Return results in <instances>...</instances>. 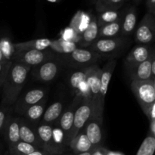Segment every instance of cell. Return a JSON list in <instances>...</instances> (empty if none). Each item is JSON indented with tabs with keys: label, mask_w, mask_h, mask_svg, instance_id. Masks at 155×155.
Here are the masks:
<instances>
[{
	"label": "cell",
	"mask_w": 155,
	"mask_h": 155,
	"mask_svg": "<svg viewBox=\"0 0 155 155\" xmlns=\"http://www.w3.org/2000/svg\"><path fill=\"white\" fill-rule=\"evenodd\" d=\"M30 67L12 62L3 83L2 107H9L18 100L27 80Z\"/></svg>",
	"instance_id": "1"
},
{
	"label": "cell",
	"mask_w": 155,
	"mask_h": 155,
	"mask_svg": "<svg viewBox=\"0 0 155 155\" xmlns=\"http://www.w3.org/2000/svg\"><path fill=\"white\" fill-rule=\"evenodd\" d=\"M86 82L89 92V100L93 104L96 113L103 114L104 110L100 105V73L98 65H90L86 68Z\"/></svg>",
	"instance_id": "2"
},
{
	"label": "cell",
	"mask_w": 155,
	"mask_h": 155,
	"mask_svg": "<svg viewBox=\"0 0 155 155\" xmlns=\"http://www.w3.org/2000/svg\"><path fill=\"white\" fill-rule=\"evenodd\" d=\"M95 112V107L90 100L82 98L74 112V124L69 137V145L73 139L81 131L87 121Z\"/></svg>",
	"instance_id": "3"
},
{
	"label": "cell",
	"mask_w": 155,
	"mask_h": 155,
	"mask_svg": "<svg viewBox=\"0 0 155 155\" xmlns=\"http://www.w3.org/2000/svg\"><path fill=\"white\" fill-rule=\"evenodd\" d=\"M53 52L48 49L25 50L15 51L12 62L22 64L28 67L39 66L46 61L52 58Z\"/></svg>",
	"instance_id": "4"
},
{
	"label": "cell",
	"mask_w": 155,
	"mask_h": 155,
	"mask_svg": "<svg viewBox=\"0 0 155 155\" xmlns=\"http://www.w3.org/2000/svg\"><path fill=\"white\" fill-rule=\"evenodd\" d=\"M131 89L141 108L155 102V80H133Z\"/></svg>",
	"instance_id": "5"
},
{
	"label": "cell",
	"mask_w": 155,
	"mask_h": 155,
	"mask_svg": "<svg viewBox=\"0 0 155 155\" xmlns=\"http://www.w3.org/2000/svg\"><path fill=\"white\" fill-rule=\"evenodd\" d=\"M36 133L40 142L41 148L51 155H60L63 152L61 145L56 142L52 127L51 125L41 124L36 128Z\"/></svg>",
	"instance_id": "6"
},
{
	"label": "cell",
	"mask_w": 155,
	"mask_h": 155,
	"mask_svg": "<svg viewBox=\"0 0 155 155\" xmlns=\"http://www.w3.org/2000/svg\"><path fill=\"white\" fill-rule=\"evenodd\" d=\"M127 42L124 37L98 38L88 48L100 55H109L117 53Z\"/></svg>",
	"instance_id": "7"
},
{
	"label": "cell",
	"mask_w": 155,
	"mask_h": 155,
	"mask_svg": "<svg viewBox=\"0 0 155 155\" xmlns=\"http://www.w3.org/2000/svg\"><path fill=\"white\" fill-rule=\"evenodd\" d=\"M155 35L154 16L147 12L135 32V41L139 45H150Z\"/></svg>",
	"instance_id": "8"
},
{
	"label": "cell",
	"mask_w": 155,
	"mask_h": 155,
	"mask_svg": "<svg viewBox=\"0 0 155 155\" xmlns=\"http://www.w3.org/2000/svg\"><path fill=\"white\" fill-rule=\"evenodd\" d=\"M102 122L103 114L95 112L83 127V130L93 148L101 146L103 141Z\"/></svg>",
	"instance_id": "9"
},
{
	"label": "cell",
	"mask_w": 155,
	"mask_h": 155,
	"mask_svg": "<svg viewBox=\"0 0 155 155\" xmlns=\"http://www.w3.org/2000/svg\"><path fill=\"white\" fill-rule=\"evenodd\" d=\"M102 57L91 51L88 48H77L70 54H67L65 60L69 64L75 66H90Z\"/></svg>",
	"instance_id": "10"
},
{
	"label": "cell",
	"mask_w": 155,
	"mask_h": 155,
	"mask_svg": "<svg viewBox=\"0 0 155 155\" xmlns=\"http://www.w3.org/2000/svg\"><path fill=\"white\" fill-rule=\"evenodd\" d=\"M82 97L80 95H76L72 104L64 112L62 113L59 118V125H60L61 130L63 133L64 144L65 145H69L70 134H71L73 124H74V112H75L76 107L78 105Z\"/></svg>",
	"instance_id": "11"
},
{
	"label": "cell",
	"mask_w": 155,
	"mask_h": 155,
	"mask_svg": "<svg viewBox=\"0 0 155 155\" xmlns=\"http://www.w3.org/2000/svg\"><path fill=\"white\" fill-rule=\"evenodd\" d=\"M46 92L42 89H35L27 92L25 95L16 101L15 111L20 115H24V112L30 107L45 99Z\"/></svg>",
	"instance_id": "12"
},
{
	"label": "cell",
	"mask_w": 155,
	"mask_h": 155,
	"mask_svg": "<svg viewBox=\"0 0 155 155\" xmlns=\"http://www.w3.org/2000/svg\"><path fill=\"white\" fill-rule=\"evenodd\" d=\"M153 54L154 50L149 45H138L127 54L124 63L127 68H131L149 59Z\"/></svg>",
	"instance_id": "13"
},
{
	"label": "cell",
	"mask_w": 155,
	"mask_h": 155,
	"mask_svg": "<svg viewBox=\"0 0 155 155\" xmlns=\"http://www.w3.org/2000/svg\"><path fill=\"white\" fill-rule=\"evenodd\" d=\"M58 61L50 59L39 65L35 71V77L38 80L45 82H51L55 79L59 72Z\"/></svg>",
	"instance_id": "14"
},
{
	"label": "cell",
	"mask_w": 155,
	"mask_h": 155,
	"mask_svg": "<svg viewBox=\"0 0 155 155\" xmlns=\"http://www.w3.org/2000/svg\"><path fill=\"white\" fill-rule=\"evenodd\" d=\"M117 64L116 60H110L101 69L100 73V105L101 109L104 110V101H105L106 94L108 89V85L110 83V79L113 75L114 71Z\"/></svg>",
	"instance_id": "15"
},
{
	"label": "cell",
	"mask_w": 155,
	"mask_h": 155,
	"mask_svg": "<svg viewBox=\"0 0 155 155\" xmlns=\"http://www.w3.org/2000/svg\"><path fill=\"white\" fill-rule=\"evenodd\" d=\"M154 57L155 54H153L151 57L148 60L140 64H138L131 68H127L131 81L133 80L143 81V80H155L151 75V61Z\"/></svg>",
	"instance_id": "16"
},
{
	"label": "cell",
	"mask_w": 155,
	"mask_h": 155,
	"mask_svg": "<svg viewBox=\"0 0 155 155\" xmlns=\"http://www.w3.org/2000/svg\"><path fill=\"white\" fill-rule=\"evenodd\" d=\"M98 28L96 17H92L87 27L80 35L78 45L81 48H88L98 39Z\"/></svg>",
	"instance_id": "17"
},
{
	"label": "cell",
	"mask_w": 155,
	"mask_h": 155,
	"mask_svg": "<svg viewBox=\"0 0 155 155\" xmlns=\"http://www.w3.org/2000/svg\"><path fill=\"white\" fill-rule=\"evenodd\" d=\"M19 119L20 118L10 116L2 130L8 148L21 141L19 134Z\"/></svg>",
	"instance_id": "18"
},
{
	"label": "cell",
	"mask_w": 155,
	"mask_h": 155,
	"mask_svg": "<svg viewBox=\"0 0 155 155\" xmlns=\"http://www.w3.org/2000/svg\"><path fill=\"white\" fill-rule=\"evenodd\" d=\"M19 134L21 141L34 145L39 149H42L36 129L30 127L27 120L21 118L19 119Z\"/></svg>",
	"instance_id": "19"
},
{
	"label": "cell",
	"mask_w": 155,
	"mask_h": 155,
	"mask_svg": "<svg viewBox=\"0 0 155 155\" xmlns=\"http://www.w3.org/2000/svg\"><path fill=\"white\" fill-rule=\"evenodd\" d=\"M136 23H137V12L136 8L132 6L129 8L123 15L120 36L122 37H126L131 35L136 30Z\"/></svg>",
	"instance_id": "20"
},
{
	"label": "cell",
	"mask_w": 155,
	"mask_h": 155,
	"mask_svg": "<svg viewBox=\"0 0 155 155\" xmlns=\"http://www.w3.org/2000/svg\"><path fill=\"white\" fill-rule=\"evenodd\" d=\"M69 146L75 154L89 152L92 151V150L93 149V147L86 136L83 129L71 140Z\"/></svg>",
	"instance_id": "21"
},
{
	"label": "cell",
	"mask_w": 155,
	"mask_h": 155,
	"mask_svg": "<svg viewBox=\"0 0 155 155\" xmlns=\"http://www.w3.org/2000/svg\"><path fill=\"white\" fill-rule=\"evenodd\" d=\"M51 42V39L42 38V39H36L27 42L15 43L13 44V47L15 51H25V50H45L49 48Z\"/></svg>",
	"instance_id": "22"
},
{
	"label": "cell",
	"mask_w": 155,
	"mask_h": 155,
	"mask_svg": "<svg viewBox=\"0 0 155 155\" xmlns=\"http://www.w3.org/2000/svg\"><path fill=\"white\" fill-rule=\"evenodd\" d=\"M63 104L61 101H56L49 106L42 116V124L52 125L54 122L59 120L61 115L63 113Z\"/></svg>",
	"instance_id": "23"
},
{
	"label": "cell",
	"mask_w": 155,
	"mask_h": 155,
	"mask_svg": "<svg viewBox=\"0 0 155 155\" xmlns=\"http://www.w3.org/2000/svg\"><path fill=\"white\" fill-rule=\"evenodd\" d=\"M123 16L117 21L105 24L98 28V38H115L118 37L121 33Z\"/></svg>",
	"instance_id": "24"
},
{
	"label": "cell",
	"mask_w": 155,
	"mask_h": 155,
	"mask_svg": "<svg viewBox=\"0 0 155 155\" xmlns=\"http://www.w3.org/2000/svg\"><path fill=\"white\" fill-rule=\"evenodd\" d=\"M45 104H46V98L29 107L24 112L23 116L25 117L27 120H30L31 122L39 121L43 116V114L45 112Z\"/></svg>",
	"instance_id": "25"
},
{
	"label": "cell",
	"mask_w": 155,
	"mask_h": 155,
	"mask_svg": "<svg viewBox=\"0 0 155 155\" xmlns=\"http://www.w3.org/2000/svg\"><path fill=\"white\" fill-rule=\"evenodd\" d=\"M49 48L55 51L56 52L68 54L74 51L76 48H78V46L76 42H72V41L64 40L61 38V39H59L58 40H51Z\"/></svg>",
	"instance_id": "26"
},
{
	"label": "cell",
	"mask_w": 155,
	"mask_h": 155,
	"mask_svg": "<svg viewBox=\"0 0 155 155\" xmlns=\"http://www.w3.org/2000/svg\"><path fill=\"white\" fill-rule=\"evenodd\" d=\"M123 15L124 13L120 12L118 10L105 11V12H100L98 14V16L96 17L98 27H101L105 24L117 21L123 16Z\"/></svg>",
	"instance_id": "27"
},
{
	"label": "cell",
	"mask_w": 155,
	"mask_h": 155,
	"mask_svg": "<svg viewBox=\"0 0 155 155\" xmlns=\"http://www.w3.org/2000/svg\"><path fill=\"white\" fill-rule=\"evenodd\" d=\"M124 2L125 0H96L95 10L98 13L105 11L119 10Z\"/></svg>",
	"instance_id": "28"
},
{
	"label": "cell",
	"mask_w": 155,
	"mask_h": 155,
	"mask_svg": "<svg viewBox=\"0 0 155 155\" xmlns=\"http://www.w3.org/2000/svg\"><path fill=\"white\" fill-rule=\"evenodd\" d=\"M39 148L27 142L19 141L16 144L8 148L10 155H27Z\"/></svg>",
	"instance_id": "29"
},
{
	"label": "cell",
	"mask_w": 155,
	"mask_h": 155,
	"mask_svg": "<svg viewBox=\"0 0 155 155\" xmlns=\"http://www.w3.org/2000/svg\"><path fill=\"white\" fill-rule=\"evenodd\" d=\"M155 151V137L148 134L141 144L136 155H154Z\"/></svg>",
	"instance_id": "30"
},
{
	"label": "cell",
	"mask_w": 155,
	"mask_h": 155,
	"mask_svg": "<svg viewBox=\"0 0 155 155\" xmlns=\"http://www.w3.org/2000/svg\"><path fill=\"white\" fill-rule=\"evenodd\" d=\"M0 50H1L2 53L4 55L5 58L6 60L11 61L10 58L11 57H13V53L12 51H15L14 49L13 44H11V42L9 41H8L7 39H2V40L0 42Z\"/></svg>",
	"instance_id": "31"
},
{
	"label": "cell",
	"mask_w": 155,
	"mask_h": 155,
	"mask_svg": "<svg viewBox=\"0 0 155 155\" xmlns=\"http://www.w3.org/2000/svg\"><path fill=\"white\" fill-rule=\"evenodd\" d=\"M11 64H12V61L6 60L0 62V85H2L4 83Z\"/></svg>",
	"instance_id": "32"
},
{
	"label": "cell",
	"mask_w": 155,
	"mask_h": 155,
	"mask_svg": "<svg viewBox=\"0 0 155 155\" xmlns=\"http://www.w3.org/2000/svg\"><path fill=\"white\" fill-rule=\"evenodd\" d=\"M9 112H10V108L8 107H0V130H3L6 121L11 116Z\"/></svg>",
	"instance_id": "33"
},
{
	"label": "cell",
	"mask_w": 155,
	"mask_h": 155,
	"mask_svg": "<svg viewBox=\"0 0 155 155\" xmlns=\"http://www.w3.org/2000/svg\"><path fill=\"white\" fill-rule=\"evenodd\" d=\"M142 110L145 114V116L147 117L148 120H155V102L142 107Z\"/></svg>",
	"instance_id": "34"
},
{
	"label": "cell",
	"mask_w": 155,
	"mask_h": 155,
	"mask_svg": "<svg viewBox=\"0 0 155 155\" xmlns=\"http://www.w3.org/2000/svg\"><path fill=\"white\" fill-rule=\"evenodd\" d=\"M146 8L148 13L155 15V0H146Z\"/></svg>",
	"instance_id": "35"
},
{
	"label": "cell",
	"mask_w": 155,
	"mask_h": 155,
	"mask_svg": "<svg viewBox=\"0 0 155 155\" xmlns=\"http://www.w3.org/2000/svg\"><path fill=\"white\" fill-rule=\"evenodd\" d=\"M107 150L103 148L102 146L98 147V148H93L91 151L92 155H107Z\"/></svg>",
	"instance_id": "36"
},
{
	"label": "cell",
	"mask_w": 155,
	"mask_h": 155,
	"mask_svg": "<svg viewBox=\"0 0 155 155\" xmlns=\"http://www.w3.org/2000/svg\"><path fill=\"white\" fill-rule=\"evenodd\" d=\"M148 134L155 137V120L149 121V132Z\"/></svg>",
	"instance_id": "37"
},
{
	"label": "cell",
	"mask_w": 155,
	"mask_h": 155,
	"mask_svg": "<svg viewBox=\"0 0 155 155\" xmlns=\"http://www.w3.org/2000/svg\"><path fill=\"white\" fill-rule=\"evenodd\" d=\"M27 155H51L50 154H48V152H46L45 151L42 149H38L36 151H33V152L30 153V154H27Z\"/></svg>",
	"instance_id": "38"
},
{
	"label": "cell",
	"mask_w": 155,
	"mask_h": 155,
	"mask_svg": "<svg viewBox=\"0 0 155 155\" xmlns=\"http://www.w3.org/2000/svg\"><path fill=\"white\" fill-rule=\"evenodd\" d=\"M151 75L153 78L155 79V57L153 58L151 61Z\"/></svg>",
	"instance_id": "39"
},
{
	"label": "cell",
	"mask_w": 155,
	"mask_h": 155,
	"mask_svg": "<svg viewBox=\"0 0 155 155\" xmlns=\"http://www.w3.org/2000/svg\"><path fill=\"white\" fill-rule=\"evenodd\" d=\"M6 61V59L5 58L4 55L2 54V53L1 50H0V62L1 61Z\"/></svg>",
	"instance_id": "40"
},
{
	"label": "cell",
	"mask_w": 155,
	"mask_h": 155,
	"mask_svg": "<svg viewBox=\"0 0 155 155\" xmlns=\"http://www.w3.org/2000/svg\"><path fill=\"white\" fill-rule=\"evenodd\" d=\"M75 155H92V154H91V151H89V152H84V153H80V154H76Z\"/></svg>",
	"instance_id": "41"
},
{
	"label": "cell",
	"mask_w": 155,
	"mask_h": 155,
	"mask_svg": "<svg viewBox=\"0 0 155 155\" xmlns=\"http://www.w3.org/2000/svg\"><path fill=\"white\" fill-rule=\"evenodd\" d=\"M133 2H134V3L136 5H139L142 2V0H133Z\"/></svg>",
	"instance_id": "42"
},
{
	"label": "cell",
	"mask_w": 155,
	"mask_h": 155,
	"mask_svg": "<svg viewBox=\"0 0 155 155\" xmlns=\"http://www.w3.org/2000/svg\"><path fill=\"white\" fill-rule=\"evenodd\" d=\"M48 2H55L58 1V0H48Z\"/></svg>",
	"instance_id": "43"
},
{
	"label": "cell",
	"mask_w": 155,
	"mask_h": 155,
	"mask_svg": "<svg viewBox=\"0 0 155 155\" xmlns=\"http://www.w3.org/2000/svg\"><path fill=\"white\" fill-rule=\"evenodd\" d=\"M90 1H91V2L93 3V4H95V2H96V0H90Z\"/></svg>",
	"instance_id": "44"
},
{
	"label": "cell",
	"mask_w": 155,
	"mask_h": 155,
	"mask_svg": "<svg viewBox=\"0 0 155 155\" xmlns=\"http://www.w3.org/2000/svg\"><path fill=\"white\" fill-rule=\"evenodd\" d=\"M126 1H128V0H125V2H126Z\"/></svg>",
	"instance_id": "45"
},
{
	"label": "cell",
	"mask_w": 155,
	"mask_h": 155,
	"mask_svg": "<svg viewBox=\"0 0 155 155\" xmlns=\"http://www.w3.org/2000/svg\"><path fill=\"white\" fill-rule=\"evenodd\" d=\"M0 86H1V85H0Z\"/></svg>",
	"instance_id": "46"
}]
</instances>
